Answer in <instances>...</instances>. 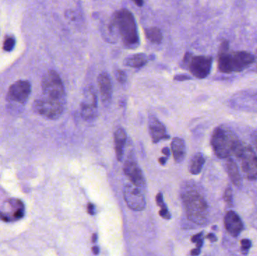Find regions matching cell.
I'll list each match as a JSON object with an SVG mask.
<instances>
[{
    "instance_id": "cell-17",
    "label": "cell",
    "mask_w": 257,
    "mask_h": 256,
    "mask_svg": "<svg viewBox=\"0 0 257 256\" xmlns=\"http://www.w3.org/2000/svg\"><path fill=\"white\" fill-rule=\"evenodd\" d=\"M171 147L175 162L178 163L183 162L186 156V145L184 140L180 138H174Z\"/></svg>"
},
{
    "instance_id": "cell-38",
    "label": "cell",
    "mask_w": 257,
    "mask_h": 256,
    "mask_svg": "<svg viewBox=\"0 0 257 256\" xmlns=\"http://www.w3.org/2000/svg\"><path fill=\"white\" fill-rule=\"evenodd\" d=\"M96 240H97V234H93V237H92V242H93V243H95V242L96 241Z\"/></svg>"
},
{
    "instance_id": "cell-26",
    "label": "cell",
    "mask_w": 257,
    "mask_h": 256,
    "mask_svg": "<svg viewBox=\"0 0 257 256\" xmlns=\"http://www.w3.org/2000/svg\"><path fill=\"white\" fill-rule=\"evenodd\" d=\"M159 213H160V216H161L162 218H163V219H171V214L169 213V210H167V208H161V210H160Z\"/></svg>"
},
{
    "instance_id": "cell-37",
    "label": "cell",
    "mask_w": 257,
    "mask_h": 256,
    "mask_svg": "<svg viewBox=\"0 0 257 256\" xmlns=\"http://www.w3.org/2000/svg\"><path fill=\"white\" fill-rule=\"evenodd\" d=\"M159 162H160V165H164L165 164H166V159H165V158H160V159H159Z\"/></svg>"
},
{
    "instance_id": "cell-27",
    "label": "cell",
    "mask_w": 257,
    "mask_h": 256,
    "mask_svg": "<svg viewBox=\"0 0 257 256\" xmlns=\"http://www.w3.org/2000/svg\"><path fill=\"white\" fill-rule=\"evenodd\" d=\"M157 203L161 208H166V205H165L164 202H163V194L160 193V192L157 194Z\"/></svg>"
},
{
    "instance_id": "cell-4",
    "label": "cell",
    "mask_w": 257,
    "mask_h": 256,
    "mask_svg": "<svg viewBox=\"0 0 257 256\" xmlns=\"http://www.w3.org/2000/svg\"><path fill=\"white\" fill-rule=\"evenodd\" d=\"M42 96L54 102L66 104V92L60 75L54 70L48 71L42 80Z\"/></svg>"
},
{
    "instance_id": "cell-3",
    "label": "cell",
    "mask_w": 257,
    "mask_h": 256,
    "mask_svg": "<svg viewBox=\"0 0 257 256\" xmlns=\"http://www.w3.org/2000/svg\"><path fill=\"white\" fill-rule=\"evenodd\" d=\"M189 219L197 224L205 225L208 222V205L203 196L195 190L188 191L183 196Z\"/></svg>"
},
{
    "instance_id": "cell-6",
    "label": "cell",
    "mask_w": 257,
    "mask_h": 256,
    "mask_svg": "<svg viewBox=\"0 0 257 256\" xmlns=\"http://www.w3.org/2000/svg\"><path fill=\"white\" fill-rule=\"evenodd\" d=\"M184 62L188 64L190 73L199 79L207 78L211 72L212 57L208 56L187 55Z\"/></svg>"
},
{
    "instance_id": "cell-10",
    "label": "cell",
    "mask_w": 257,
    "mask_h": 256,
    "mask_svg": "<svg viewBox=\"0 0 257 256\" xmlns=\"http://www.w3.org/2000/svg\"><path fill=\"white\" fill-rule=\"evenodd\" d=\"M31 93V84L29 81L20 80L14 83L8 92L7 99L10 102L24 104Z\"/></svg>"
},
{
    "instance_id": "cell-28",
    "label": "cell",
    "mask_w": 257,
    "mask_h": 256,
    "mask_svg": "<svg viewBox=\"0 0 257 256\" xmlns=\"http://www.w3.org/2000/svg\"><path fill=\"white\" fill-rule=\"evenodd\" d=\"M175 80L176 81H186V80H190V78L188 75H178L175 77Z\"/></svg>"
},
{
    "instance_id": "cell-35",
    "label": "cell",
    "mask_w": 257,
    "mask_h": 256,
    "mask_svg": "<svg viewBox=\"0 0 257 256\" xmlns=\"http://www.w3.org/2000/svg\"><path fill=\"white\" fill-rule=\"evenodd\" d=\"M162 152H163V154L166 155V156H169V154H170V150L168 147H164Z\"/></svg>"
},
{
    "instance_id": "cell-22",
    "label": "cell",
    "mask_w": 257,
    "mask_h": 256,
    "mask_svg": "<svg viewBox=\"0 0 257 256\" xmlns=\"http://www.w3.org/2000/svg\"><path fill=\"white\" fill-rule=\"evenodd\" d=\"M15 44H16V40L15 38L12 36H8L5 39L4 44H3V49L7 52H10L15 48Z\"/></svg>"
},
{
    "instance_id": "cell-5",
    "label": "cell",
    "mask_w": 257,
    "mask_h": 256,
    "mask_svg": "<svg viewBox=\"0 0 257 256\" xmlns=\"http://www.w3.org/2000/svg\"><path fill=\"white\" fill-rule=\"evenodd\" d=\"M66 104L54 102L41 96L35 100L33 108L37 114L51 119L56 120L63 114Z\"/></svg>"
},
{
    "instance_id": "cell-30",
    "label": "cell",
    "mask_w": 257,
    "mask_h": 256,
    "mask_svg": "<svg viewBox=\"0 0 257 256\" xmlns=\"http://www.w3.org/2000/svg\"><path fill=\"white\" fill-rule=\"evenodd\" d=\"M206 237L208 240H210V241H211V243H214V242L217 241V240L215 234H213V233H210V234H208V235L206 236Z\"/></svg>"
},
{
    "instance_id": "cell-14",
    "label": "cell",
    "mask_w": 257,
    "mask_h": 256,
    "mask_svg": "<svg viewBox=\"0 0 257 256\" xmlns=\"http://www.w3.org/2000/svg\"><path fill=\"white\" fill-rule=\"evenodd\" d=\"M99 93L104 105H109L112 97V84L106 72H102L98 77Z\"/></svg>"
},
{
    "instance_id": "cell-29",
    "label": "cell",
    "mask_w": 257,
    "mask_h": 256,
    "mask_svg": "<svg viewBox=\"0 0 257 256\" xmlns=\"http://www.w3.org/2000/svg\"><path fill=\"white\" fill-rule=\"evenodd\" d=\"M202 235H203V233L201 232L199 234H196V235L193 236L191 238V241L193 242V243H196V242L199 241V240H202Z\"/></svg>"
},
{
    "instance_id": "cell-19",
    "label": "cell",
    "mask_w": 257,
    "mask_h": 256,
    "mask_svg": "<svg viewBox=\"0 0 257 256\" xmlns=\"http://www.w3.org/2000/svg\"><path fill=\"white\" fill-rule=\"evenodd\" d=\"M147 63H148V58L145 54H133L124 60L125 66L131 68L143 67Z\"/></svg>"
},
{
    "instance_id": "cell-16",
    "label": "cell",
    "mask_w": 257,
    "mask_h": 256,
    "mask_svg": "<svg viewBox=\"0 0 257 256\" xmlns=\"http://www.w3.org/2000/svg\"><path fill=\"white\" fill-rule=\"evenodd\" d=\"M226 171H227L228 175H229V179H230L232 183L236 187L241 186L242 179H241L238 165L232 158H228L227 162H226Z\"/></svg>"
},
{
    "instance_id": "cell-2",
    "label": "cell",
    "mask_w": 257,
    "mask_h": 256,
    "mask_svg": "<svg viewBox=\"0 0 257 256\" xmlns=\"http://www.w3.org/2000/svg\"><path fill=\"white\" fill-rule=\"evenodd\" d=\"M112 25L117 29L123 43L127 48H135L139 45L136 20L127 9H120L113 18Z\"/></svg>"
},
{
    "instance_id": "cell-11",
    "label": "cell",
    "mask_w": 257,
    "mask_h": 256,
    "mask_svg": "<svg viewBox=\"0 0 257 256\" xmlns=\"http://www.w3.org/2000/svg\"><path fill=\"white\" fill-rule=\"evenodd\" d=\"M123 171L133 184L136 185L141 189L145 187L146 182L143 173L134 159H127L123 166Z\"/></svg>"
},
{
    "instance_id": "cell-32",
    "label": "cell",
    "mask_w": 257,
    "mask_h": 256,
    "mask_svg": "<svg viewBox=\"0 0 257 256\" xmlns=\"http://www.w3.org/2000/svg\"><path fill=\"white\" fill-rule=\"evenodd\" d=\"M200 248H196V249H193L191 251V255H199L200 254Z\"/></svg>"
},
{
    "instance_id": "cell-34",
    "label": "cell",
    "mask_w": 257,
    "mask_h": 256,
    "mask_svg": "<svg viewBox=\"0 0 257 256\" xmlns=\"http://www.w3.org/2000/svg\"><path fill=\"white\" fill-rule=\"evenodd\" d=\"M252 139H253V144H254L255 147H256L257 150V131L253 133V136H252Z\"/></svg>"
},
{
    "instance_id": "cell-23",
    "label": "cell",
    "mask_w": 257,
    "mask_h": 256,
    "mask_svg": "<svg viewBox=\"0 0 257 256\" xmlns=\"http://www.w3.org/2000/svg\"><path fill=\"white\" fill-rule=\"evenodd\" d=\"M223 200L226 204H229V205H232L233 198H232V190L231 187L226 188L224 194H223Z\"/></svg>"
},
{
    "instance_id": "cell-33",
    "label": "cell",
    "mask_w": 257,
    "mask_h": 256,
    "mask_svg": "<svg viewBox=\"0 0 257 256\" xmlns=\"http://www.w3.org/2000/svg\"><path fill=\"white\" fill-rule=\"evenodd\" d=\"M133 2L139 7H142L144 4V0H133Z\"/></svg>"
},
{
    "instance_id": "cell-8",
    "label": "cell",
    "mask_w": 257,
    "mask_h": 256,
    "mask_svg": "<svg viewBox=\"0 0 257 256\" xmlns=\"http://www.w3.org/2000/svg\"><path fill=\"white\" fill-rule=\"evenodd\" d=\"M123 197L128 207L134 211H142L146 207V201L141 188L127 184L123 189Z\"/></svg>"
},
{
    "instance_id": "cell-24",
    "label": "cell",
    "mask_w": 257,
    "mask_h": 256,
    "mask_svg": "<svg viewBox=\"0 0 257 256\" xmlns=\"http://www.w3.org/2000/svg\"><path fill=\"white\" fill-rule=\"evenodd\" d=\"M241 252L244 255H246L248 252L249 249L251 248L252 243L249 239H243L241 240Z\"/></svg>"
},
{
    "instance_id": "cell-31",
    "label": "cell",
    "mask_w": 257,
    "mask_h": 256,
    "mask_svg": "<svg viewBox=\"0 0 257 256\" xmlns=\"http://www.w3.org/2000/svg\"><path fill=\"white\" fill-rule=\"evenodd\" d=\"M87 212H88V213H90V215L95 214V207L93 204H88V206H87Z\"/></svg>"
},
{
    "instance_id": "cell-13",
    "label": "cell",
    "mask_w": 257,
    "mask_h": 256,
    "mask_svg": "<svg viewBox=\"0 0 257 256\" xmlns=\"http://www.w3.org/2000/svg\"><path fill=\"white\" fill-rule=\"evenodd\" d=\"M224 226L232 237H237L244 229V224L240 216L233 210L226 212L224 216Z\"/></svg>"
},
{
    "instance_id": "cell-36",
    "label": "cell",
    "mask_w": 257,
    "mask_h": 256,
    "mask_svg": "<svg viewBox=\"0 0 257 256\" xmlns=\"http://www.w3.org/2000/svg\"><path fill=\"white\" fill-rule=\"evenodd\" d=\"M92 251H93V254H94L95 255H98L99 252V247H98V246H93V247L92 248Z\"/></svg>"
},
{
    "instance_id": "cell-9",
    "label": "cell",
    "mask_w": 257,
    "mask_h": 256,
    "mask_svg": "<svg viewBox=\"0 0 257 256\" xmlns=\"http://www.w3.org/2000/svg\"><path fill=\"white\" fill-rule=\"evenodd\" d=\"M241 170L249 180H257V156L250 145H245L240 159Z\"/></svg>"
},
{
    "instance_id": "cell-7",
    "label": "cell",
    "mask_w": 257,
    "mask_h": 256,
    "mask_svg": "<svg viewBox=\"0 0 257 256\" xmlns=\"http://www.w3.org/2000/svg\"><path fill=\"white\" fill-rule=\"evenodd\" d=\"M81 115L87 122L93 121L97 117V96L93 87H87L84 92L81 103Z\"/></svg>"
},
{
    "instance_id": "cell-20",
    "label": "cell",
    "mask_w": 257,
    "mask_h": 256,
    "mask_svg": "<svg viewBox=\"0 0 257 256\" xmlns=\"http://www.w3.org/2000/svg\"><path fill=\"white\" fill-rule=\"evenodd\" d=\"M205 159L202 153H199L195 154L192 157L190 160V165H189V170L192 174H199L202 171L203 168L204 164H205Z\"/></svg>"
},
{
    "instance_id": "cell-21",
    "label": "cell",
    "mask_w": 257,
    "mask_h": 256,
    "mask_svg": "<svg viewBox=\"0 0 257 256\" xmlns=\"http://www.w3.org/2000/svg\"><path fill=\"white\" fill-rule=\"evenodd\" d=\"M147 39L154 44H160L163 41V33L158 27H150L145 31Z\"/></svg>"
},
{
    "instance_id": "cell-25",
    "label": "cell",
    "mask_w": 257,
    "mask_h": 256,
    "mask_svg": "<svg viewBox=\"0 0 257 256\" xmlns=\"http://www.w3.org/2000/svg\"><path fill=\"white\" fill-rule=\"evenodd\" d=\"M116 78L120 84H124L126 81V75L123 71L117 70L116 72Z\"/></svg>"
},
{
    "instance_id": "cell-15",
    "label": "cell",
    "mask_w": 257,
    "mask_h": 256,
    "mask_svg": "<svg viewBox=\"0 0 257 256\" xmlns=\"http://www.w3.org/2000/svg\"><path fill=\"white\" fill-rule=\"evenodd\" d=\"M149 132L154 143L169 138V135L166 133V127L154 117L149 119Z\"/></svg>"
},
{
    "instance_id": "cell-1",
    "label": "cell",
    "mask_w": 257,
    "mask_h": 256,
    "mask_svg": "<svg viewBox=\"0 0 257 256\" xmlns=\"http://www.w3.org/2000/svg\"><path fill=\"white\" fill-rule=\"evenodd\" d=\"M211 144L214 154L219 159H228L231 155L240 159L245 147V144L226 126L215 128L211 136Z\"/></svg>"
},
{
    "instance_id": "cell-18",
    "label": "cell",
    "mask_w": 257,
    "mask_h": 256,
    "mask_svg": "<svg viewBox=\"0 0 257 256\" xmlns=\"http://www.w3.org/2000/svg\"><path fill=\"white\" fill-rule=\"evenodd\" d=\"M126 141V134L123 129H118L114 135V142H115L116 156L118 161L123 159V151Z\"/></svg>"
},
{
    "instance_id": "cell-12",
    "label": "cell",
    "mask_w": 257,
    "mask_h": 256,
    "mask_svg": "<svg viewBox=\"0 0 257 256\" xmlns=\"http://www.w3.org/2000/svg\"><path fill=\"white\" fill-rule=\"evenodd\" d=\"M229 54L232 72H242L255 62L254 56L247 51H235Z\"/></svg>"
}]
</instances>
